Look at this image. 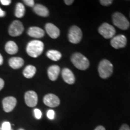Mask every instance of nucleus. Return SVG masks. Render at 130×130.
Instances as JSON below:
<instances>
[{
	"label": "nucleus",
	"mask_w": 130,
	"mask_h": 130,
	"mask_svg": "<svg viewBox=\"0 0 130 130\" xmlns=\"http://www.w3.org/2000/svg\"><path fill=\"white\" fill-rule=\"evenodd\" d=\"M44 49V44L42 41L34 40L28 43L26 48L27 53L30 57L36 58L42 54Z\"/></svg>",
	"instance_id": "obj_1"
},
{
	"label": "nucleus",
	"mask_w": 130,
	"mask_h": 130,
	"mask_svg": "<svg viewBox=\"0 0 130 130\" xmlns=\"http://www.w3.org/2000/svg\"><path fill=\"white\" fill-rule=\"evenodd\" d=\"M71 61L77 69L82 71L87 69L90 65L89 60L82 54L79 53H74L72 55L71 57Z\"/></svg>",
	"instance_id": "obj_2"
},
{
	"label": "nucleus",
	"mask_w": 130,
	"mask_h": 130,
	"mask_svg": "<svg viewBox=\"0 0 130 130\" xmlns=\"http://www.w3.org/2000/svg\"><path fill=\"white\" fill-rule=\"evenodd\" d=\"M113 71V66L108 60H102L98 66V72L102 78L105 79L110 77Z\"/></svg>",
	"instance_id": "obj_3"
},
{
	"label": "nucleus",
	"mask_w": 130,
	"mask_h": 130,
	"mask_svg": "<svg viewBox=\"0 0 130 130\" xmlns=\"http://www.w3.org/2000/svg\"><path fill=\"white\" fill-rule=\"evenodd\" d=\"M114 25L121 30H125L129 27V22L123 14L119 12H116L112 16Z\"/></svg>",
	"instance_id": "obj_4"
},
{
	"label": "nucleus",
	"mask_w": 130,
	"mask_h": 130,
	"mask_svg": "<svg viewBox=\"0 0 130 130\" xmlns=\"http://www.w3.org/2000/svg\"><path fill=\"white\" fill-rule=\"evenodd\" d=\"M82 36V31L78 27L74 25L70 28L69 34H68V39L71 43H74V44L78 43L81 41Z\"/></svg>",
	"instance_id": "obj_5"
},
{
	"label": "nucleus",
	"mask_w": 130,
	"mask_h": 130,
	"mask_svg": "<svg viewBox=\"0 0 130 130\" xmlns=\"http://www.w3.org/2000/svg\"><path fill=\"white\" fill-rule=\"evenodd\" d=\"M98 31L105 39L113 38L116 34V30L114 27L107 23L102 24L99 28Z\"/></svg>",
	"instance_id": "obj_6"
},
{
	"label": "nucleus",
	"mask_w": 130,
	"mask_h": 130,
	"mask_svg": "<svg viewBox=\"0 0 130 130\" xmlns=\"http://www.w3.org/2000/svg\"><path fill=\"white\" fill-rule=\"evenodd\" d=\"M23 24L21 21L16 20L13 21L9 28V34L11 36L16 37L20 36L24 31Z\"/></svg>",
	"instance_id": "obj_7"
},
{
	"label": "nucleus",
	"mask_w": 130,
	"mask_h": 130,
	"mask_svg": "<svg viewBox=\"0 0 130 130\" xmlns=\"http://www.w3.org/2000/svg\"><path fill=\"white\" fill-rule=\"evenodd\" d=\"M43 102L47 106L50 107H56L58 106L60 103V101L57 96L54 94H47L43 98Z\"/></svg>",
	"instance_id": "obj_8"
},
{
	"label": "nucleus",
	"mask_w": 130,
	"mask_h": 130,
	"mask_svg": "<svg viewBox=\"0 0 130 130\" xmlns=\"http://www.w3.org/2000/svg\"><path fill=\"white\" fill-rule=\"evenodd\" d=\"M127 43L126 37L124 35H118L114 36L111 40V45L115 49L124 48Z\"/></svg>",
	"instance_id": "obj_9"
},
{
	"label": "nucleus",
	"mask_w": 130,
	"mask_h": 130,
	"mask_svg": "<svg viewBox=\"0 0 130 130\" xmlns=\"http://www.w3.org/2000/svg\"><path fill=\"white\" fill-rule=\"evenodd\" d=\"M17 101L14 97L9 96L4 98L3 100V110L6 113L12 111L15 107Z\"/></svg>",
	"instance_id": "obj_10"
},
{
	"label": "nucleus",
	"mask_w": 130,
	"mask_h": 130,
	"mask_svg": "<svg viewBox=\"0 0 130 130\" xmlns=\"http://www.w3.org/2000/svg\"><path fill=\"white\" fill-rule=\"evenodd\" d=\"M25 101L27 106L30 107H34L37 105L38 101V97L37 93L32 90L27 92L25 94Z\"/></svg>",
	"instance_id": "obj_11"
},
{
	"label": "nucleus",
	"mask_w": 130,
	"mask_h": 130,
	"mask_svg": "<svg viewBox=\"0 0 130 130\" xmlns=\"http://www.w3.org/2000/svg\"><path fill=\"white\" fill-rule=\"evenodd\" d=\"M45 30H46L48 35L53 39L57 38L60 34L59 29L56 25L51 23H48L46 24Z\"/></svg>",
	"instance_id": "obj_12"
},
{
	"label": "nucleus",
	"mask_w": 130,
	"mask_h": 130,
	"mask_svg": "<svg viewBox=\"0 0 130 130\" xmlns=\"http://www.w3.org/2000/svg\"><path fill=\"white\" fill-rule=\"evenodd\" d=\"M63 79L66 83L69 84H73L75 83V76L72 71L68 68H64L61 72Z\"/></svg>",
	"instance_id": "obj_13"
},
{
	"label": "nucleus",
	"mask_w": 130,
	"mask_h": 130,
	"mask_svg": "<svg viewBox=\"0 0 130 130\" xmlns=\"http://www.w3.org/2000/svg\"><path fill=\"white\" fill-rule=\"evenodd\" d=\"M27 34L32 37L39 39L44 36L45 31L39 27H31L28 30Z\"/></svg>",
	"instance_id": "obj_14"
},
{
	"label": "nucleus",
	"mask_w": 130,
	"mask_h": 130,
	"mask_svg": "<svg viewBox=\"0 0 130 130\" xmlns=\"http://www.w3.org/2000/svg\"><path fill=\"white\" fill-rule=\"evenodd\" d=\"M60 68L58 65H52L48 69V75L51 81H56L58 77Z\"/></svg>",
	"instance_id": "obj_15"
},
{
	"label": "nucleus",
	"mask_w": 130,
	"mask_h": 130,
	"mask_svg": "<svg viewBox=\"0 0 130 130\" xmlns=\"http://www.w3.org/2000/svg\"><path fill=\"white\" fill-rule=\"evenodd\" d=\"M33 10L37 15L42 16V17H46L49 15L48 9L42 4H36L33 7Z\"/></svg>",
	"instance_id": "obj_16"
},
{
	"label": "nucleus",
	"mask_w": 130,
	"mask_h": 130,
	"mask_svg": "<svg viewBox=\"0 0 130 130\" xmlns=\"http://www.w3.org/2000/svg\"><path fill=\"white\" fill-rule=\"evenodd\" d=\"M9 64L10 66L13 69H18L23 66L24 60L21 57H12L10 58Z\"/></svg>",
	"instance_id": "obj_17"
},
{
	"label": "nucleus",
	"mask_w": 130,
	"mask_h": 130,
	"mask_svg": "<svg viewBox=\"0 0 130 130\" xmlns=\"http://www.w3.org/2000/svg\"><path fill=\"white\" fill-rule=\"evenodd\" d=\"M5 50L9 54H15L18 51V46L15 42L10 40L6 43V46H5Z\"/></svg>",
	"instance_id": "obj_18"
},
{
	"label": "nucleus",
	"mask_w": 130,
	"mask_h": 130,
	"mask_svg": "<svg viewBox=\"0 0 130 130\" xmlns=\"http://www.w3.org/2000/svg\"><path fill=\"white\" fill-rule=\"evenodd\" d=\"M36 72V68L32 65H28L26 66L23 71L24 76L27 78H31Z\"/></svg>",
	"instance_id": "obj_19"
},
{
	"label": "nucleus",
	"mask_w": 130,
	"mask_h": 130,
	"mask_svg": "<svg viewBox=\"0 0 130 130\" xmlns=\"http://www.w3.org/2000/svg\"><path fill=\"white\" fill-rule=\"evenodd\" d=\"M46 56L53 61H58L61 58V54L57 50H50L47 52Z\"/></svg>",
	"instance_id": "obj_20"
},
{
	"label": "nucleus",
	"mask_w": 130,
	"mask_h": 130,
	"mask_svg": "<svg viewBox=\"0 0 130 130\" xmlns=\"http://www.w3.org/2000/svg\"><path fill=\"white\" fill-rule=\"evenodd\" d=\"M25 12V9L23 4L21 3H18L16 6L15 16L18 18H21L24 16Z\"/></svg>",
	"instance_id": "obj_21"
},
{
	"label": "nucleus",
	"mask_w": 130,
	"mask_h": 130,
	"mask_svg": "<svg viewBox=\"0 0 130 130\" xmlns=\"http://www.w3.org/2000/svg\"><path fill=\"white\" fill-rule=\"evenodd\" d=\"M1 129L2 130H11V125L9 122H4L1 126Z\"/></svg>",
	"instance_id": "obj_22"
},
{
	"label": "nucleus",
	"mask_w": 130,
	"mask_h": 130,
	"mask_svg": "<svg viewBox=\"0 0 130 130\" xmlns=\"http://www.w3.org/2000/svg\"><path fill=\"white\" fill-rule=\"evenodd\" d=\"M47 117H48V119H50L53 120L54 119L55 117V112L53 110H49L48 111H47Z\"/></svg>",
	"instance_id": "obj_23"
},
{
	"label": "nucleus",
	"mask_w": 130,
	"mask_h": 130,
	"mask_svg": "<svg viewBox=\"0 0 130 130\" xmlns=\"http://www.w3.org/2000/svg\"><path fill=\"white\" fill-rule=\"evenodd\" d=\"M34 113H35V116L37 119H40L42 117V112L38 108H35L34 110Z\"/></svg>",
	"instance_id": "obj_24"
},
{
	"label": "nucleus",
	"mask_w": 130,
	"mask_h": 130,
	"mask_svg": "<svg viewBox=\"0 0 130 130\" xmlns=\"http://www.w3.org/2000/svg\"><path fill=\"white\" fill-rule=\"evenodd\" d=\"M100 2L102 6H107L113 3V1H111V0H101Z\"/></svg>",
	"instance_id": "obj_25"
},
{
	"label": "nucleus",
	"mask_w": 130,
	"mask_h": 130,
	"mask_svg": "<svg viewBox=\"0 0 130 130\" xmlns=\"http://www.w3.org/2000/svg\"><path fill=\"white\" fill-rule=\"evenodd\" d=\"M24 2L29 7H34L35 6V1L33 0H24Z\"/></svg>",
	"instance_id": "obj_26"
},
{
	"label": "nucleus",
	"mask_w": 130,
	"mask_h": 130,
	"mask_svg": "<svg viewBox=\"0 0 130 130\" xmlns=\"http://www.w3.org/2000/svg\"><path fill=\"white\" fill-rule=\"evenodd\" d=\"M0 2L4 6H9V5L11 4L12 1L10 0H1Z\"/></svg>",
	"instance_id": "obj_27"
},
{
	"label": "nucleus",
	"mask_w": 130,
	"mask_h": 130,
	"mask_svg": "<svg viewBox=\"0 0 130 130\" xmlns=\"http://www.w3.org/2000/svg\"><path fill=\"white\" fill-rule=\"evenodd\" d=\"M119 130H130V128L128 125L123 124L121 126V127L120 128Z\"/></svg>",
	"instance_id": "obj_28"
},
{
	"label": "nucleus",
	"mask_w": 130,
	"mask_h": 130,
	"mask_svg": "<svg viewBox=\"0 0 130 130\" xmlns=\"http://www.w3.org/2000/svg\"><path fill=\"white\" fill-rule=\"evenodd\" d=\"M4 86V81L2 78H0V91L2 90Z\"/></svg>",
	"instance_id": "obj_29"
},
{
	"label": "nucleus",
	"mask_w": 130,
	"mask_h": 130,
	"mask_svg": "<svg viewBox=\"0 0 130 130\" xmlns=\"http://www.w3.org/2000/svg\"><path fill=\"white\" fill-rule=\"evenodd\" d=\"M64 3L66 5H68V6H69V5L72 4V3H74V1H73V0H65Z\"/></svg>",
	"instance_id": "obj_30"
},
{
	"label": "nucleus",
	"mask_w": 130,
	"mask_h": 130,
	"mask_svg": "<svg viewBox=\"0 0 130 130\" xmlns=\"http://www.w3.org/2000/svg\"><path fill=\"white\" fill-rule=\"evenodd\" d=\"M6 15V12L0 8V17H4Z\"/></svg>",
	"instance_id": "obj_31"
},
{
	"label": "nucleus",
	"mask_w": 130,
	"mask_h": 130,
	"mask_svg": "<svg viewBox=\"0 0 130 130\" xmlns=\"http://www.w3.org/2000/svg\"><path fill=\"white\" fill-rule=\"evenodd\" d=\"M95 130H105V128L102 126H98L95 128Z\"/></svg>",
	"instance_id": "obj_32"
},
{
	"label": "nucleus",
	"mask_w": 130,
	"mask_h": 130,
	"mask_svg": "<svg viewBox=\"0 0 130 130\" xmlns=\"http://www.w3.org/2000/svg\"><path fill=\"white\" fill-rule=\"evenodd\" d=\"M3 63V56H1V54H0V66L2 65Z\"/></svg>",
	"instance_id": "obj_33"
},
{
	"label": "nucleus",
	"mask_w": 130,
	"mask_h": 130,
	"mask_svg": "<svg viewBox=\"0 0 130 130\" xmlns=\"http://www.w3.org/2000/svg\"><path fill=\"white\" fill-rule=\"evenodd\" d=\"M18 130H24V129H22V128H21V129H18Z\"/></svg>",
	"instance_id": "obj_34"
},
{
	"label": "nucleus",
	"mask_w": 130,
	"mask_h": 130,
	"mask_svg": "<svg viewBox=\"0 0 130 130\" xmlns=\"http://www.w3.org/2000/svg\"><path fill=\"white\" fill-rule=\"evenodd\" d=\"M0 130H2V129H1V128H0ZM11 130H13V129H11Z\"/></svg>",
	"instance_id": "obj_35"
}]
</instances>
